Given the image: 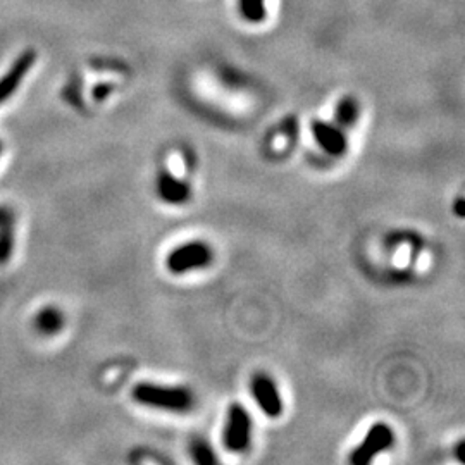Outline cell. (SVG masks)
<instances>
[{
	"label": "cell",
	"mask_w": 465,
	"mask_h": 465,
	"mask_svg": "<svg viewBox=\"0 0 465 465\" xmlns=\"http://www.w3.org/2000/svg\"><path fill=\"white\" fill-rule=\"evenodd\" d=\"M133 398L147 407L166 408L171 412H185L193 403V396L188 389L157 386L150 384V382H140L138 386H134Z\"/></svg>",
	"instance_id": "cell-1"
},
{
	"label": "cell",
	"mask_w": 465,
	"mask_h": 465,
	"mask_svg": "<svg viewBox=\"0 0 465 465\" xmlns=\"http://www.w3.org/2000/svg\"><path fill=\"white\" fill-rule=\"evenodd\" d=\"M212 249L204 242H190L167 255V269L174 275H185L193 269L207 268L212 262Z\"/></svg>",
	"instance_id": "cell-2"
},
{
	"label": "cell",
	"mask_w": 465,
	"mask_h": 465,
	"mask_svg": "<svg viewBox=\"0 0 465 465\" xmlns=\"http://www.w3.org/2000/svg\"><path fill=\"white\" fill-rule=\"evenodd\" d=\"M393 441H395V434H393L391 427L384 422H376L367 431L362 443L354 450L350 462L355 465L369 464L374 457L388 450L393 445Z\"/></svg>",
	"instance_id": "cell-3"
},
{
	"label": "cell",
	"mask_w": 465,
	"mask_h": 465,
	"mask_svg": "<svg viewBox=\"0 0 465 465\" xmlns=\"http://www.w3.org/2000/svg\"><path fill=\"white\" fill-rule=\"evenodd\" d=\"M250 429L252 421L242 405H231L228 410L226 429H224V445L231 452H243L250 443Z\"/></svg>",
	"instance_id": "cell-4"
},
{
	"label": "cell",
	"mask_w": 465,
	"mask_h": 465,
	"mask_svg": "<svg viewBox=\"0 0 465 465\" xmlns=\"http://www.w3.org/2000/svg\"><path fill=\"white\" fill-rule=\"evenodd\" d=\"M252 393L255 402L269 417H277L283 412L279 391H277L275 381L265 374H255L252 377Z\"/></svg>",
	"instance_id": "cell-5"
},
{
	"label": "cell",
	"mask_w": 465,
	"mask_h": 465,
	"mask_svg": "<svg viewBox=\"0 0 465 465\" xmlns=\"http://www.w3.org/2000/svg\"><path fill=\"white\" fill-rule=\"evenodd\" d=\"M36 61L35 50H25L16 61L13 62V66L9 67L6 74L0 78V104H4L6 100H9L14 95L22 80L26 78V74L29 73L32 66Z\"/></svg>",
	"instance_id": "cell-6"
},
{
	"label": "cell",
	"mask_w": 465,
	"mask_h": 465,
	"mask_svg": "<svg viewBox=\"0 0 465 465\" xmlns=\"http://www.w3.org/2000/svg\"><path fill=\"white\" fill-rule=\"evenodd\" d=\"M312 133L321 148L329 155H343L347 152V137L340 130V126L329 125L324 121H314Z\"/></svg>",
	"instance_id": "cell-7"
},
{
	"label": "cell",
	"mask_w": 465,
	"mask_h": 465,
	"mask_svg": "<svg viewBox=\"0 0 465 465\" xmlns=\"http://www.w3.org/2000/svg\"><path fill=\"white\" fill-rule=\"evenodd\" d=\"M157 193L164 202L171 205L185 204L190 198V186L179 178H176L172 172H160L157 179Z\"/></svg>",
	"instance_id": "cell-8"
},
{
	"label": "cell",
	"mask_w": 465,
	"mask_h": 465,
	"mask_svg": "<svg viewBox=\"0 0 465 465\" xmlns=\"http://www.w3.org/2000/svg\"><path fill=\"white\" fill-rule=\"evenodd\" d=\"M36 329L43 335H55L62 329L64 317L61 310L55 309V307H45L43 310H40V314L36 316Z\"/></svg>",
	"instance_id": "cell-9"
},
{
	"label": "cell",
	"mask_w": 465,
	"mask_h": 465,
	"mask_svg": "<svg viewBox=\"0 0 465 465\" xmlns=\"http://www.w3.org/2000/svg\"><path fill=\"white\" fill-rule=\"evenodd\" d=\"M335 118H336V123H338V126L350 127L355 121H357V118H359L357 102H355L354 99H350V97L340 100L338 107H336Z\"/></svg>",
	"instance_id": "cell-10"
},
{
	"label": "cell",
	"mask_w": 465,
	"mask_h": 465,
	"mask_svg": "<svg viewBox=\"0 0 465 465\" xmlns=\"http://www.w3.org/2000/svg\"><path fill=\"white\" fill-rule=\"evenodd\" d=\"M240 13L250 22H261L265 18L264 0H240Z\"/></svg>",
	"instance_id": "cell-11"
},
{
	"label": "cell",
	"mask_w": 465,
	"mask_h": 465,
	"mask_svg": "<svg viewBox=\"0 0 465 465\" xmlns=\"http://www.w3.org/2000/svg\"><path fill=\"white\" fill-rule=\"evenodd\" d=\"M13 219L7 221V223L0 224V264L9 258V255L13 254V226H11Z\"/></svg>",
	"instance_id": "cell-12"
},
{
	"label": "cell",
	"mask_w": 465,
	"mask_h": 465,
	"mask_svg": "<svg viewBox=\"0 0 465 465\" xmlns=\"http://www.w3.org/2000/svg\"><path fill=\"white\" fill-rule=\"evenodd\" d=\"M191 455H193L195 462L198 464L209 465L216 462V457L212 455L211 448L205 443H202V441H195V443L191 445Z\"/></svg>",
	"instance_id": "cell-13"
},
{
	"label": "cell",
	"mask_w": 465,
	"mask_h": 465,
	"mask_svg": "<svg viewBox=\"0 0 465 465\" xmlns=\"http://www.w3.org/2000/svg\"><path fill=\"white\" fill-rule=\"evenodd\" d=\"M455 214L459 217H464L465 212H464V198H459L457 200V205H455Z\"/></svg>",
	"instance_id": "cell-14"
},
{
	"label": "cell",
	"mask_w": 465,
	"mask_h": 465,
	"mask_svg": "<svg viewBox=\"0 0 465 465\" xmlns=\"http://www.w3.org/2000/svg\"><path fill=\"white\" fill-rule=\"evenodd\" d=\"M464 446H465V443H460V445H459V459H460V462H465V457H464Z\"/></svg>",
	"instance_id": "cell-15"
}]
</instances>
